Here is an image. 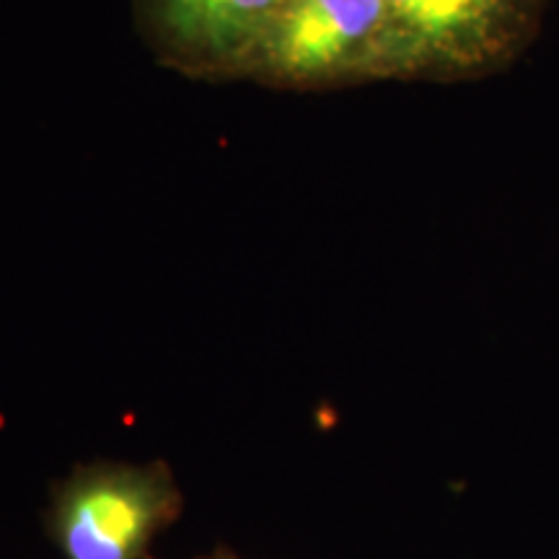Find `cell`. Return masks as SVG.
<instances>
[{
    "label": "cell",
    "instance_id": "6da1fadb",
    "mask_svg": "<svg viewBox=\"0 0 559 559\" xmlns=\"http://www.w3.org/2000/svg\"><path fill=\"white\" fill-rule=\"evenodd\" d=\"M181 508L164 461H94L52 487L45 523L66 559H148L153 539L179 521Z\"/></svg>",
    "mask_w": 559,
    "mask_h": 559
},
{
    "label": "cell",
    "instance_id": "7a4b0ae2",
    "mask_svg": "<svg viewBox=\"0 0 559 559\" xmlns=\"http://www.w3.org/2000/svg\"><path fill=\"white\" fill-rule=\"evenodd\" d=\"M389 75L472 79L492 73L536 37L544 0H383Z\"/></svg>",
    "mask_w": 559,
    "mask_h": 559
},
{
    "label": "cell",
    "instance_id": "3957f363",
    "mask_svg": "<svg viewBox=\"0 0 559 559\" xmlns=\"http://www.w3.org/2000/svg\"><path fill=\"white\" fill-rule=\"evenodd\" d=\"M254 58L293 83L389 75V13L383 0H285Z\"/></svg>",
    "mask_w": 559,
    "mask_h": 559
},
{
    "label": "cell",
    "instance_id": "277c9868",
    "mask_svg": "<svg viewBox=\"0 0 559 559\" xmlns=\"http://www.w3.org/2000/svg\"><path fill=\"white\" fill-rule=\"evenodd\" d=\"M285 0H156L164 32L200 60L254 58Z\"/></svg>",
    "mask_w": 559,
    "mask_h": 559
},
{
    "label": "cell",
    "instance_id": "5b68a950",
    "mask_svg": "<svg viewBox=\"0 0 559 559\" xmlns=\"http://www.w3.org/2000/svg\"><path fill=\"white\" fill-rule=\"evenodd\" d=\"M151 559V557H148ZM200 559H239L234 555V551H228V549H218V551H213V555H207V557H200Z\"/></svg>",
    "mask_w": 559,
    "mask_h": 559
}]
</instances>
